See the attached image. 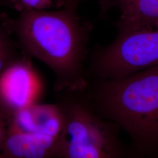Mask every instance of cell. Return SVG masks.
<instances>
[{
    "instance_id": "cell-4",
    "label": "cell",
    "mask_w": 158,
    "mask_h": 158,
    "mask_svg": "<svg viewBox=\"0 0 158 158\" xmlns=\"http://www.w3.org/2000/svg\"><path fill=\"white\" fill-rule=\"evenodd\" d=\"M158 65V29L119 33L110 45L94 53L91 73L97 80L121 79Z\"/></svg>"
},
{
    "instance_id": "cell-6",
    "label": "cell",
    "mask_w": 158,
    "mask_h": 158,
    "mask_svg": "<svg viewBox=\"0 0 158 158\" xmlns=\"http://www.w3.org/2000/svg\"><path fill=\"white\" fill-rule=\"evenodd\" d=\"M121 12L116 25L119 33L158 29V0H115Z\"/></svg>"
},
{
    "instance_id": "cell-7",
    "label": "cell",
    "mask_w": 158,
    "mask_h": 158,
    "mask_svg": "<svg viewBox=\"0 0 158 158\" xmlns=\"http://www.w3.org/2000/svg\"><path fill=\"white\" fill-rule=\"evenodd\" d=\"M4 12L0 11V79L24 57L4 23Z\"/></svg>"
},
{
    "instance_id": "cell-11",
    "label": "cell",
    "mask_w": 158,
    "mask_h": 158,
    "mask_svg": "<svg viewBox=\"0 0 158 158\" xmlns=\"http://www.w3.org/2000/svg\"><path fill=\"white\" fill-rule=\"evenodd\" d=\"M2 6H8L11 8L10 0H0V8Z\"/></svg>"
},
{
    "instance_id": "cell-3",
    "label": "cell",
    "mask_w": 158,
    "mask_h": 158,
    "mask_svg": "<svg viewBox=\"0 0 158 158\" xmlns=\"http://www.w3.org/2000/svg\"><path fill=\"white\" fill-rule=\"evenodd\" d=\"M82 91L56 92L62 119L56 158H115L131 156L119 139L118 127L102 118Z\"/></svg>"
},
{
    "instance_id": "cell-10",
    "label": "cell",
    "mask_w": 158,
    "mask_h": 158,
    "mask_svg": "<svg viewBox=\"0 0 158 158\" xmlns=\"http://www.w3.org/2000/svg\"><path fill=\"white\" fill-rule=\"evenodd\" d=\"M97 1L100 6L101 15L102 16L106 15L107 12L116 5L115 1L112 0H97Z\"/></svg>"
},
{
    "instance_id": "cell-5",
    "label": "cell",
    "mask_w": 158,
    "mask_h": 158,
    "mask_svg": "<svg viewBox=\"0 0 158 158\" xmlns=\"http://www.w3.org/2000/svg\"><path fill=\"white\" fill-rule=\"evenodd\" d=\"M57 139L36 132H26L8 125L1 158H56Z\"/></svg>"
},
{
    "instance_id": "cell-2",
    "label": "cell",
    "mask_w": 158,
    "mask_h": 158,
    "mask_svg": "<svg viewBox=\"0 0 158 158\" xmlns=\"http://www.w3.org/2000/svg\"><path fill=\"white\" fill-rule=\"evenodd\" d=\"M97 81L86 96L96 112L128 134L134 154L158 153V65Z\"/></svg>"
},
{
    "instance_id": "cell-1",
    "label": "cell",
    "mask_w": 158,
    "mask_h": 158,
    "mask_svg": "<svg viewBox=\"0 0 158 158\" xmlns=\"http://www.w3.org/2000/svg\"><path fill=\"white\" fill-rule=\"evenodd\" d=\"M84 0H55L59 10H31L4 21L23 55L44 63L55 76L54 91H82L88 86L84 70L92 28L81 20L77 8Z\"/></svg>"
},
{
    "instance_id": "cell-8",
    "label": "cell",
    "mask_w": 158,
    "mask_h": 158,
    "mask_svg": "<svg viewBox=\"0 0 158 158\" xmlns=\"http://www.w3.org/2000/svg\"><path fill=\"white\" fill-rule=\"evenodd\" d=\"M11 8L19 12L31 10H46L54 6L53 0H10Z\"/></svg>"
},
{
    "instance_id": "cell-9",
    "label": "cell",
    "mask_w": 158,
    "mask_h": 158,
    "mask_svg": "<svg viewBox=\"0 0 158 158\" xmlns=\"http://www.w3.org/2000/svg\"><path fill=\"white\" fill-rule=\"evenodd\" d=\"M8 123L5 119L0 117V158H1V153L7 134Z\"/></svg>"
}]
</instances>
